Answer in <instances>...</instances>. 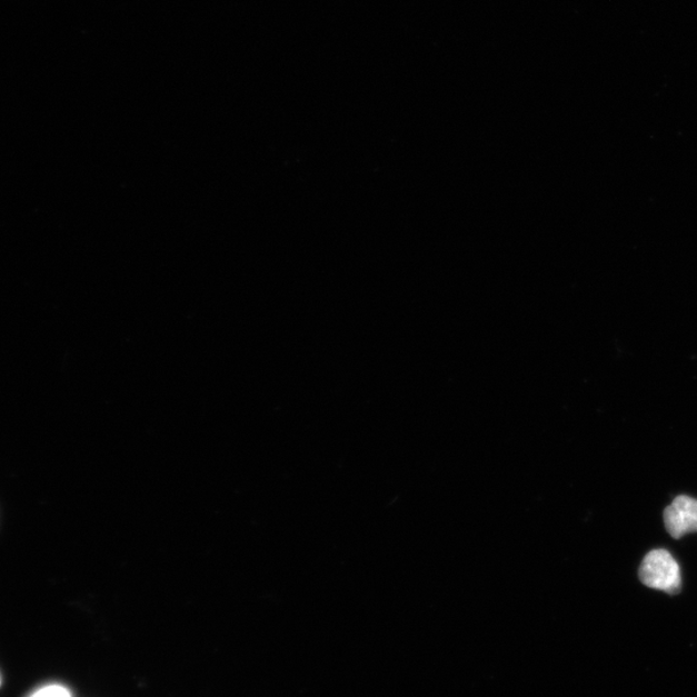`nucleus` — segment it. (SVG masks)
Returning <instances> with one entry per match:
<instances>
[{
	"mask_svg": "<svg viewBox=\"0 0 697 697\" xmlns=\"http://www.w3.org/2000/svg\"><path fill=\"white\" fill-rule=\"evenodd\" d=\"M646 587L676 596L683 590V578L677 560L665 549H656L645 557L638 571Z\"/></svg>",
	"mask_w": 697,
	"mask_h": 697,
	"instance_id": "obj_1",
	"label": "nucleus"
},
{
	"mask_svg": "<svg viewBox=\"0 0 697 697\" xmlns=\"http://www.w3.org/2000/svg\"><path fill=\"white\" fill-rule=\"evenodd\" d=\"M665 528L673 539L697 532V500L680 495L664 510Z\"/></svg>",
	"mask_w": 697,
	"mask_h": 697,
	"instance_id": "obj_2",
	"label": "nucleus"
},
{
	"mask_svg": "<svg viewBox=\"0 0 697 697\" xmlns=\"http://www.w3.org/2000/svg\"><path fill=\"white\" fill-rule=\"evenodd\" d=\"M30 697H71V694L67 687L51 685L40 688V690L34 693Z\"/></svg>",
	"mask_w": 697,
	"mask_h": 697,
	"instance_id": "obj_3",
	"label": "nucleus"
}]
</instances>
